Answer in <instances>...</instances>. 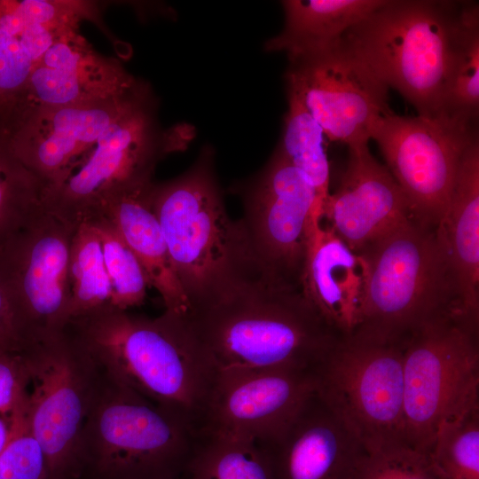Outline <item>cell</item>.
Masks as SVG:
<instances>
[{"instance_id": "obj_5", "label": "cell", "mask_w": 479, "mask_h": 479, "mask_svg": "<svg viewBox=\"0 0 479 479\" xmlns=\"http://www.w3.org/2000/svg\"><path fill=\"white\" fill-rule=\"evenodd\" d=\"M200 433L101 372L70 475L84 468L96 479H181Z\"/></svg>"}, {"instance_id": "obj_3", "label": "cell", "mask_w": 479, "mask_h": 479, "mask_svg": "<svg viewBox=\"0 0 479 479\" xmlns=\"http://www.w3.org/2000/svg\"><path fill=\"white\" fill-rule=\"evenodd\" d=\"M149 198L188 308L259 276L239 221L226 211L212 146L184 173L153 182Z\"/></svg>"}, {"instance_id": "obj_9", "label": "cell", "mask_w": 479, "mask_h": 479, "mask_svg": "<svg viewBox=\"0 0 479 479\" xmlns=\"http://www.w3.org/2000/svg\"><path fill=\"white\" fill-rule=\"evenodd\" d=\"M479 409V329L449 317L421 327L404 352V440L428 454L440 425Z\"/></svg>"}, {"instance_id": "obj_33", "label": "cell", "mask_w": 479, "mask_h": 479, "mask_svg": "<svg viewBox=\"0 0 479 479\" xmlns=\"http://www.w3.org/2000/svg\"><path fill=\"white\" fill-rule=\"evenodd\" d=\"M35 63L21 40L0 22V127L17 108Z\"/></svg>"}, {"instance_id": "obj_27", "label": "cell", "mask_w": 479, "mask_h": 479, "mask_svg": "<svg viewBox=\"0 0 479 479\" xmlns=\"http://www.w3.org/2000/svg\"><path fill=\"white\" fill-rule=\"evenodd\" d=\"M44 210L43 182L0 130V247Z\"/></svg>"}, {"instance_id": "obj_25", "label": "cell", "mask_w": 479, "mask_h": 479, "mask_svg": "<svg viewBox=\"0 0 479 479\" xmlns=\"http://www.w3.org/2000/svg\"><path fill=\"white\" fill-rule=\"evenodd\" d=\"M287 96L288 107L276 150L309 181L322 209L330 192L326 136L298 95L287 87Z\"/></svg>"}, {"instance_id": "obj_18", "label": "cell", "mask_w": 479, "mask_h": 479, "mask_svg": "<svg viewBox=\"0 0 479 479\" xmlns=\"http://www.w3.org/2000/svg\"><path fill=\"white\" fill-rule=\"evenodd\" d=\"M256 441L275 479H349L365 452L316 392L284 425Z\"/></svg>"}, {"instance_id": "obj_2", "label": "cell", "mask_w": 479, "mask_h": 479, "mask_svg": "<svg viewBox=\"0 0 479 479\" xmlns=\"http://www.w3.org/2000/svg\"><path fill=\"white\" fill-rule=\"evenodd\" d=\"M63 332L106 376L202 431L218 371L179 315L109 305L69 319Z\"/></svg>"}, {"instance_id": "obj_8", "label": "cell", "mask_w": 479, "mask_h": 479, "mask_svg": "<svg viewBox=\"0 0 479 479\" xmlns=\"http://www.w3.org/2000/svg\"><path fill=\"white\" fill-rule=\"evenodd\" d=\"M404 347L353 332L316 370L317 395L366 452L404 444Z\"/></svg>"}, {"instance_id": "obj_4", "label": "cell", "mask_w": 479, "mask_h": 479, "mask_svg": "<svg viewBox=\"0 0 479 479\" xmlns=\"http://www.w3.org/2000/svg\"><path fill=\"white\" fill-rule=\"evenodd\" d=\"M471 1L385 0L342 41L418 115H443L455 46Z\"/></svg>"}, {"instance_id": "obj_21", "label": "cell", "mask_w": 479, "mask_h": 479, "mask_svg": "<svg viewBox=\"0 0 479 479\" xmlns=\"http://www.w3.org/2000/svg\"><path fill=\"white\" fill-rule=\"evenodd\" d=\"M301 289L311 307L339 335H349L357 328L363 293L359 258L322 223L310 238Z\"/></svg>"}, {"instance_id": "obj_36", "label": "cell", "mask_w": 479, "mask_h": 479, "mask_svg": "<svg viewBox=\"0 0 479 479\" xmlns=\"http://www.w3.org/2000/svg\"><path fill=\"white\" fill-rule=\"evenodd\" d=\"M11 438L10 422L0 416V453L4 451Z\"/></svg>"}, {"instance_id": "obj_15", "label": "cell", "mask_w": 479, "mask_h": 479, "mask_svg": "<svg viewBox=\"0 0 479 479\" xmlns=\"http://www.w3.org/2000/svg\"><path fill=\"white\" fill-rule=\"evenodd\" d=\"M145 81L136 78L108 98L27 110L1 130L14 153L43 182L59 185L72 166L127 108Z\"/></svg>"}, {"instance_id": "obj_20", "label": "cell", "mask_w": 479, "mask_h": 479, "mask_svg": "<svg viewBox=\"0 0 479 479\" xmlns=\"http://www.w3.org/2000/svg\"><path fill=\"white\" fill-rule=\"evenodd\" d=\"M434 231L461 311L479 327V137L461 158L449 206Z\"/></svg>"}, {"instance_id": "obj_1", "label": "cell", "mask_w": 479, "mask_h": 479, "mask_svg": "<svg viewBox=\"0 0 479 479\" xmlns=\"http://www.w3.org/2000/svg\"><path fill=\"white\" fill-rule=\"evenodd\" d=\"M180 317L218 373L317 370L341 336L301 288L259 276L190 306Z\"/></svg>"}, {"instance_id": "obj_31", "label": "cell", "mask_w": 479, "mask_h": 479, "mask_svg": "<svg viewBox=\"0 0 479 479\" xmlns=\"http://www.w3.org/2000/svg\"><path fill=\"white\" fill-rule=\"evenodd\" d=\"M349 479H444L428 454L404 444L365 452Z\"/></svg>"}, {"instance_id": "obj_30", "label": "cell", "mask_w": 479, "mask_h": 479, "mask_svg": "<svg viewBox=\"0 0 479 479\" xmlns=\"http://www.w3.org/2000/svg\"><path fill=\"white\" fill-rule=\"evenodd\" d=\"M428 456L444 479H479V409L442 423Z\"/></svg>"}, {"instance_id": "obj_24", "label": "cell", "mask_w": 479, "mask_h": 479, "mask_svg": "<svg viewBox=\"0 0 479 479\" xmlns=\"http://www.w3.org/2000/svg\"><path fill=\"white\" fill-rule=\"evenodd\" d=\"M185 479H275L270 459L256 440L201 431Z\"/></svg>"}, {"instance_id": "obj_22", "label": "cell", "mask_w": 479, "mask_h": 479, "mask_svg": "<svg viewBox=\"0 0 479 479\" xmlns=\"http://www.w3.org/2000/svg\"><path fill=\"white\" fill-rule=\"evenodd\" d=\"M153 183L111 196L96 213L103 214L117 227L141 264L149 287L161 296L165 311L183 315L187 310L188 301L151 207L149 192Z\"/></svg>"}, {"instance_id": "obj_12", "label": "cell", "mask_w": 479, "mask_h": 479, "mask_svg": "<svg viewBox=\"0 0 479 479\" xmlns=\"http://www.w3.org/2000/svg\"><path fill=\"white\" fill-rule=\"evenodd\" d=\"M478 137V125L392 111L371 130V139L378 144L412 219L429 229H435L444 215L461 158Z\"/></svg>"}, {"instance_id": "obj_6", "label": "cell", "mask_w": 479, "mask_h": 479, "mask_svg": "<svg viewBox=\"0 0 479 479\" xmlns=\"http://www.w3.org/2000/svg\"><path fill=\"white\" fill-rule=\"evenodd\" d=\"M434 230L411 218L356 253L363 293L354 332L404 343L421 327L444 318L456 317L476 327L461 311Z\"/></svg>"}, {"instance_id": "obj_10", "label": "cell", "mask_w": 479, "mask_h": 479, "mask_svg": "<svg viewBox=\"0 0 479 479\" xmlns=\"http://www.w3.org/2000/svg\"><path fill=\"white\" fill-rule=\"evenodd\" d=\"M238 193L243 206L238 221L257 273L279 286L301 288L310 238L322 223L313 187L275 149Z\"/></svg>"}, {"instance_id": "obj_32", "label": "cell", "mask_w": 479, "mask_h": 479, "mask_svg": "<svg viewBox=\"0 0 479 479\" xmlns=\"http://www.w3.org/2000/svg\"><path fill=\"white\" fill-rule=\"evenodd\" d=\"M9 422L11 438L0 453V479H47L46 458L29 429L26 407L18 410Z\"/></svg>"}, {"instance_id": "obj_14", "label": "cell", "mask_w": 479, "mask_h": 479, "mask_svg": "<svg viewBox=\"0 0 479 479\" xmlns=\"http://www.w3.org/2000/svg\"><path fill=\"white\" fill-rule=\"evenodd\" d=\"M285 79L326 137L349 146L368 143L373 123L390 112L389 88L343 43L288 59Z\"/></svg>"}, {"instance_id": "obj_13", "label": "cell", "mask_w": 479, "mask_h": 479, "mask_svg": "<svg viewBox=\"0 0 479 479\" xmlns=\"http://www.w3.org/2000/svg\"><path fill=\"white\" fill-rule=\"evenodd\" d=\"M22 355L31 387L26 419L44 452L47 479H67L101 372L64 332Z\"/></svg>"}, {"instance_id": "obj_29", "label": "cell", "mask_w": 479, "mask_h": 479, "mask_svg": "<svg viewBox=\"0 0 479 479\" xmlns=\"http://www.w3.org/2000/svg\"><path fill=\"white\" fill-rule=\"evenodd\" d=\"M84 220L92 224L101 242L111 285V305L128 310L143 304L149 283L141 264L117 227L101 213L93 214Z\"/></svg>"}, {"instance_id": "obj_7", "label": "cell", "mask_w": 479, "mask_h": 479, "mask_svg": "<svg viewBox=\"0 0 479 479\" xmlns=\"http://www.w3.org/2000/svg\"><path fill=\"white\" fill-rule=\"evenodd\" d=\"M195 136L187 123L161 127L158 100L145 82L122 114L72 166L56 186L44 191L45 208L76 228L113 195L153 181L158 163L187 148Z\"/></svg>"}, {"instance_id": "obj_28", "label": "cell", "mask_w": 479, "mask_h": 479, "mask_svg": "<svg viewBox=\"0 0 479 479\" xmlns=\"http://www.w3.org/2000/svg\"><path fill=\"white\" fill-rule=\"evenodd\" d=\"M478 114L479 4L471 2L452 59L443 116L478 125Z\"/></svg>"}, {"instance_id": "obj_16", "label": "cell", "mask_w": 479, "mask_h": 479, "mask_svg": "<svg viewBox=\"0 0 479 479\" xmlns=\"http://www.w3.org/2000/svg\"><path fill=\"white\" fill-rule=\"evenodd\" d=\"M316 389V370L219 372L202 431L263 439L284 425Z\"/></svg>"}, {"instance_id": "obj_35", "label": "cell", "mask_w": 479, "mask_h": 479, "mask_svg": "<svg viewBox=\"0 0 479 479\" xmlns=\"http://www.w3.org/2000/svg\"><path fill=\"white\" fill-rule=\"evenodd\" d=\"M27 347L19 333L13 314L0 283V354H22Z\"/></svg>"}, {"instance_id": "obj_34", "label": "cell", "mask_w": 479, "mask_h": 479, "mask_svg": "<svg viewBox=\"0 0 479 479\" xmlns=\"http://www.w3.org/2000/svg\"><path fill=\"white\" fill-rule=\"evenodd\" d=\"M30 384L29 373L22 354H0V416L11 417L26 405Z\"/></svg>"}, {"instance_id": "obj_19", "label": "cell", "mask_w": 479, "mask_h": 479, "mask_svg": "<svg viewBox=\"0 0 479 479\" xmlns=\"http://www.w3.org/2000/svg\"><path fill=\"white\" fill-rule=\"evenodd\" d=\"M136 78L120 61L96 51L79 29L71 30L35 63L20 101L5 126L29 109L112 98Z\"/></svg>"}, {"instance_id": "obj_23", "label": "cell", "mask_w": 479, "mask_h": 479, "mask_svg": "<svg viewBox=\"0 0 479 479\" xmlns=\"http://www.w3.org/2000/svg\"><path fill=\"white\" fill-rule=\"evenodd\" d=\"M385 0H286L284 26L263 48L288 59L332 45Z\"/></svg>"}, {"instance_id": "obj_26", "label": "cell", "mask_w": 479, "mask_h": 479, "mask_svg": "<svg viewBox=\"0 0 479 479\" xmlns=\"http://www.w3.org/2000/svg\"><path fill=\"white\" fill-rule=\"evenodd\" d=\"M69 276L68 320L111 305V285L101 242L96 229L87 220L78 224L72 239Z\"/></svg>"}, {"instance_id": "obj_11", "label": "cell", "mask_w": 479, "mask_h": 479, "mask_svg": "<svg viewBox=\"0 0 479 479\" xmlns=\"http://www.w3.org/2000/svg\"><path fill=\"white\" fill-rule=\"evenodd\" d=\"M75 229L45 208L0 247V283L27 349L68 321Z\"/></svg>"}, {"instance_id": "obj_17", "label": "cell", "mask_w": 479, "mask_h": 479, "mask_svg": "<svg viewBox=\"0 0 479 479\" xmlns=\"http://www.w3.org/2000/svg\"><path fill=\"white\" fill-rule=\"evenodd\" d=\"M348 148L346 167L323 204L322 219L357 253L412 217L397 181L373 156L368 143Z\"/></svg>"}]
</instances>
